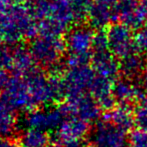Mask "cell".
Listing matches in <instances>:
<instances>
[{
    "mask_svg": "<svg viewBox=\"0 0 147 147\" xmlns=\"http://www.w3.org/2000/svg\"><path fill=\"white\" fill-rule=\"evenodd\" d=\"M49 137L44 130L29 128L21 136V145L23 147H47Z\"/></svg>",
    "mask_w": 147,
    "mask_h": 147,
    "instance_id": "cell-10",
    "label": "cell"
},
{
    "mask_svg": "<svg viewBox=\"0 0 147 147\" xmlns=\"http://www.w3.org/2000/svg\"><path fill=\"white\" fill-rule=\"evenodd\" d=\"M141 77H142V84H143V87L147 89V65L144 67L143 71H142Z\"/></svg>",
    "mask_w": 147,
    "mask_h": 147,
    "instance_id": "cell-20",
    "label": "cell"
},
{
    "mask_svg": "<svg viewBox=\"0 0 147 147\" xmlns=\"http://www.w3.org/2000/svg\"><path fill=\"white\" fill-rule=\"evenodd\" d=\"M29 128L46 130L48 129V121H47V112L43 111H32L25 119Z\"/></svg>",
    "mask_w": 147,
    "mask_h": 147,
    "instance_id": "cell-14",
    "label": "cell"
},
{
    "mask_svg": "<svg viewBox=\"0 0 147 147\" xmlns=\"http://www.w3.org/2000/svg\"><path fill=\"white\" fill-rule=\"evenodd\" d=\"M108 50L116 58L123 59L135 50V35L129 26L123 23H113L106 31Z\"/></svg>",
    "mask_w": 147,
    "mask_h": 147,
    "instance_id": "cell-1",
    "label": "cell"
},
{
    "mask_svg": "<svg viewBox=\"0 0 147 147\" xmlns=\"http://www.w3.org/2000/svg\"><path fill=\"white\" fill-rule=\"evenodd\" d=\"M84 131V124L78 120H70L64 122L59 126L58 130L55 133V142H68L76 140Z\"/></svg>",
    "mask_w": 147,
    "mask_h": 147,
    "instance_id": "cell-7",
    "label": "cell"
},
{
    "mask_svg": "<svg viewBox=\"0 0 147 147\" xmlns=\"http://www.w3.org/2000/svg\"><path fill=\"white\" fill-rule=\"evenodd\" d=\"M135 46L140 52L147 54V23L141 26L136 32Z\"/></svg>",
    "mask_w": 147,
    "mask_h": 147,
    "instance_id": "cell-17",
    "label": "cell"
},
{
    "mask_svg": "<svg viewBox=\"0 0 147 147\" xmlns=\"http://www.w3.org/2000/svg\"><path fill=\"white\" fill-rule=\"evenodd\" d=\"M145 61L141 55L133 52L132 54L121 59L120 63V70L124 73V75L128 77H133L142 73L145 67Z\"/></svg>",
    "mask_w": 147,
    "mask_h": 147,
    "instance_id": "cell-9",
    "label": "cell"
},
{
    "mask_svg": "<svg viewBox=\"0 0 147 147\" xmlns=\"http://www.w3.org/2000/svg\"><path fill=\"white\" fill-rule=\"evenodd\" d=\"M34 105L32 97L20 82H11L0 97V111L13 113L19 109H29Z\"/></svg>",
    "mask_w": 147,
    "mask_h": 147,
    "instance_id": "cell-2",
    "label": "cell"
},
{
    "mask_svg": "<svg viewBox=\"0 0 147 147\" xmlns=\"http://www.w3.org/2000/svg\"><path fill=\"white\" fill-rule=\"evenodd\" d=\"M95 33L89 27L79 26L69 33L67 47L72 55H90L94 44Z\"/></svg>",
    "mask_w": 147,
    "mask_h": 147,
    "instance_id": "cell-5",
    "label": "cell"
},
{
    "mask_svg": "<svg viewBox=\"0 0 147 147\" xmlns=\"http://www.w3.org/2000/svg\"><path fill=\"white\" fill-rule=\"evenodd\" d=\"M136 4L137 0H119V6H118L119 18L123 22V24L129 26L130 28H133Z\"/></svg>",
    "mask_w": 147,
    "mask_h": 147,
    "instance_id": "cell-12",
    "label": "cell"
},
{
    "mask_svg": "<svg viewBox=\"0 0 147 147\" xmlns=\"http://www.w3.org/2000/svg\"><path fill=\"white\" fill-rule=\"evenodd\" d=\"M93 49H94V51L108 50V41H107L106 32L95 33Z\"/></svg>",
    "mask_w": 147,
    "mask_h": 147,
    "instance_id": "cell-18",
    "label": "cell"
},
{
    "mask_svg": "<svg viewBox=\"0 0 147 147\" xmlns=\"http://www.w3.org/2000/svg\"><path fill=\"white\" fill-rule=\"evenodd\" d=\"M138 87L128 79H120L113 85V96L120 101H128L138 95Z\"/></svg>",
    "mask_w": 147,
    "mask_h": 147,
    "instance_id": "cell-11",
    "label": "cell"
},
{
    "mask_svg": "<svg viewBox=\"0 0 147 147\" xmlns=\"http://www.w3.org/2000/svg\"><path fill=\"white\" fill-rule=\"evenodd\" d=\"M95 72L87 66L73 67L67 74L65 80L66 91L70 93L71 97L82 95L83 91L90 88L95 79Z\"/></svg>",
    "mask_w": 147,
    "mask_h": 147,
    "instance_id": "cell-4",
    "label": "cell"
},
{
    "mask_svg": "<svg viewBox=\"0 0 147 147\" xmlns=\"http://www.w3.org/2000/svg\"><path fill=\"white\" fill-rule=\"evenodd\" d=\"M119 0H94L89 12V20L95 28L112 25V22L119 17Z\"/></svg>",
    "mask_w": 147,
    "mask_h": 147,
    "instance_id": "cell-3",
    "label": "cell"
},
{
    "mask_svg": "<svg viewBox=\"0 0 147 147\" xmlns=\"http://www.w3.org/2000/svg\"><path fill=\"white\" fill-rule=\"evenodd\" d=\"M6 82H7V80H6V76L4 75L2 72H0V89L3 88L4 86L6 85Z\"/></svg>",
    "mask_w": 147,
    "mask_h": 147,
    "instance_id": "cell-21",
    "label": "cell"
},
{
    "mask_svg": "<svg viewBox=\"0 0 147 147\" xmlns=\"http://www.w3.org/2000/svg\"><path fill=\"white\" fill-rule=\"evenodd\" d=\"M0 147H17V145L11 138L0 137Z\"/></svg>",
    "mask_w": 147,
    "mask_h": 147,
    "instance_id": "cell-19",
    "label": "cell"
},
{
    "mask_svg": "<svg viewBox=\"0 0 147 147\" xmlns=\"http://www.w3.org/2000/svg\"><path fill=\"white\" fill-rule=\"evenodd\" d=\"M90 90L92 91L95 98L100 101L102 104L107 105L112 101L113 86L111 85L110 80L97 76L91 85Z\"/></svg>",
    "mask_w": 147,
    "mask_h": 147,
    "instance_id": "cell-8",
    "label": "cell"
},
{
    "mask_svg": "<svg viewBox=\"0 0 147 147\" xmlns=\"http://www.w3.org/2000/svg\"><path fill=\"white\" fill-rule=\"evenodd\" d=\"M147 23V0H137L133 28H140Z\"/></svg>",
    "mask_w": 147,
    "mask_h": 147,
    "instance_id": "cell-16",
    "label": "cell"
},
{
    "mask_svg": "<svg viewBox=\"0 0 147 147\" xmlns=\"http://www.w3.org/2000/svg\"><path fill=\"white\" fill-rule=\"evenodd\" d=\"M92 69L102 78L112 80L117 76L120 70V64L118 63L117 58L109 50L95 51L92 58Z\"/></svg>",
    "mask_w": 147,
    "mask_h": 147,
    "instance_id": "cell-6",
    "label": "cell"
},
{
    "mask_svg": "<svg viewBox=\"0 0 147 147\" xmlns=\"http://www.w3.org/2000/svg\"><path fill=\"white\" fill-rule=\"evenodd\" d=\"M93 1L94 0H69L75 19L81 20L89 15Z\"/></svg>",
    "mask_w": 147,
    "mask_h": 147,
    "instance_id": "cell-13",
    "label": "cell"
},
{
    "mask_svg": "<svg viewBox=\"0 0 147 147\" xmlns=\"http://www.w3.org/2000/svg\"><path fill=\"white\" fill-rule=\"evenodd\" d=\"M15 126L13 114L0 111V137H6L12 133Z\"/></svg>",
    "mask_w": 147,
    "mask_h": 147,
    "instance_id": "cell-15",
    "label": "cell"
}]
</instances>
